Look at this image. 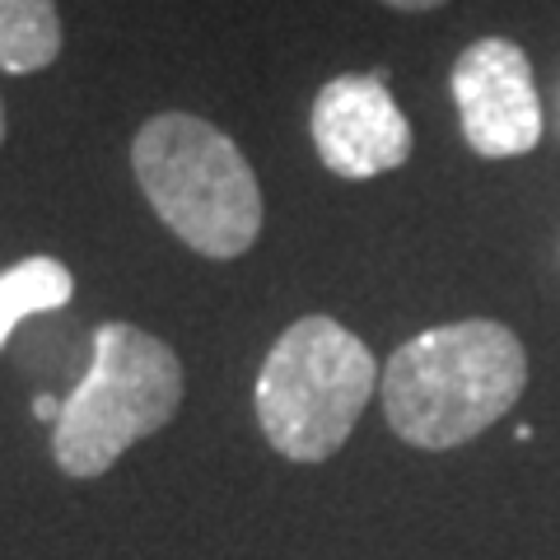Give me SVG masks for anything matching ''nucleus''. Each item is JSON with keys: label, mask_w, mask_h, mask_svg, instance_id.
<instances>
[{"label": "nucleus", "mask_w": 560, "mask_h": 560, "mask_svg": "<svg viewBox=\"0 0 560 560\" xmlns=\"http://www.w3.org/2000/svg\"><path fill=\"white\" fill-rule=\"evenodd\" d=\"M0 140H5V103H0Z\"/></svg>", "instance_id": "9b49d317"}, {"label": "nucleus", "mask_w": 560, "mask_h": 560, "mask_svg": "<svg viewBox=\"0 0 560 560\" xmlns=\"http://www.w3.org/2000/svg\"><path fill=\"white\" fill-rule=\"evenodd\" d=\"M70 294H75V280L57 257H24L20 267L0 271V350L24 318L66 308Z\"/></svg>", "instance_id": "6e6552de"}, {"label": "nucleus", "mask_w": 560, "mask_h": 560, "mask_svg": "<svg viewBox=\"0 0 560 560\" xmlns=\"http://www.w3.org/2000/svg\"><path fill=\"white\" fill-rule=\"evenodd\" d=\"M61 57L57 0H0V70L33 75Z\"/></svg>", "instance_id": "0eeeda50"}, {"label": "nucleus", "mask_w": 560, "mask_h": 560, "mask_svg": "<svg viewBox=\"0 0 560 560\" xmlns=\"http://www.w3.org/2000/svg\"><path fill=\"white\" fill-rule=\"evenodd\" d=\"M528 350L504 323H444L393 350L378 374L383 416L411 448H458L518 407Z\"/></svg>", "instance_id": "f257e3e1"}, {"label": "nucleus", "mask_w": 560, "mask_h": 560, "mask_svg": "<svg viewBox=\"0 0 560 560\" xmlns=\"http://www.w3.org/2000/svg\"><path fill=\"white\" fill-rule=\"evenodd\" d=\"M313 150L346 183L393 173L411 160V121L397 108L388 75H337L313 98Z\"/></svg>", "instance_id": "423d86ee"}, {"label": "nucleus", "mask_w": 560, "mask_h": 560, "mask_svg": "<svg viewBox=\"0 0 560 560\" xmlns=\"http://www.w3.org/2000/svg\"><path fill=\"white\" fill-rule=\"evenodd\" d=\"M183 407V364L173 346L131 323L94 331V360L61 401L51 458L66 477H103L136 440L164 430Z\"/></svg>", "instance_id": "20e7f679"}, {"label": "nucleus", "mask_w": 560, "mask_h": 560, "mask_svg": "<svg viewBox=\"0 0 560 560\" xmlns=\"http://www.w3.org/2000/svg\"><path fill=\"white\" fill-rule=\"evenodd\" d=\"M378 364L337 318H300L276 337L257 370L253 407L267 444L290 463L337 458L378 393Z\"/></svg>", "instance_id": "7ed1b4c3"}, {"label": "nucleus", "mask_w": 560, "mask_h": 560, "mask_svg": "<svg viewBox=\"0 0 560 560\" xmlns=\"http://www.w3.org/2000/svg\"><path fill=\"white\" fill-rule=\"evenodd\" d=\"M388 10H401V14H425V10H440L448 0H383Z\"/></svg>", "instance_id": "1a4fd4ad"}, {"label": "nucleus", "mask_w": 560, "mask_h": 560, "mask_svg": "<svg viewBox=\"0 0 560 560\" xmlns=\"http://www.w3.org/2000/svg\"><path fill=\"white\" fill-rule=\"evenodd\" d=\"M33 411H38L43 420H51V425H57V416H61V401H57V397H47V393H43V397H38V407H33Z\"/></svg>", "instance_id": "9d476101"}, {"label": "nucleus", "mask_w": 560, "mask_h": 560, "mask_svg": "<svg viewBox=\"0 0 560 560\" xmlns=\"http://www.w3.org/2000/svg\"><path fill=\"white\" fill-rule=\"evenodd\" d=\"M453 103L463 140L481 160H518L541 140V98L528 51L510 38H481L453 61Z\"/></svg>", "instance_id": "39448f33"}, {"label": "nucleus", "mask_w": 560, "mask_h": 560, "mask_svg": "<svg viewBox=\"0 0 560 560\" xmlns=\"http://www.w3.org/2000/svg\"><path fill=\"white\" fill-rule=\"evenodd\" d=\"M131 168L173 234L191 253L230 261L261 234V187L220 127L191 113H160L131 140Z\"/></svg>", "instance_id": "f03ea898"}]
</instances>
